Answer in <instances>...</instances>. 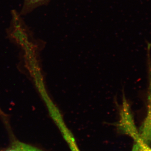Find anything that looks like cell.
I'll list each match as a JSON object with an SVG mask.
<instances>
[{"instance_id": "7a4b0ae2", "label": "cell", "mask_w": 151, "mask_h": 151, "mask_svg": "<svg viewBox=\"0 0 151 151\" xmlns=\"http://www.w3.org/2000/svg\"><path fill=\"white\" fill-rule=\"evenodd\" d=\"M49 0H24L22 14H27L38 7L43 5Z\"/></svg>"}, {"instance_id": "3957f363", "label": "cell", "mask_w": 151, "mask_h": 151, "mask_svg": "<svg viewBox=\"0 0 151 151\" xmlns=\"http://www.w3.org/2000/svg\"><path fill=\"white\" fill-rule=\"evenodd\" d=\"M4 151H42L32 146L21 142H14L9 147Z\"/></svg>"}, {"instance_id": "6da1fadb", "label": "cell", "mask_w": 151, "mask_h": 151, "mask_svg": "<svg viewBox=\"0 0 151 151\" xmlns=\"http://www.w3.org/2000/svg\"><path fill=\"white\" fill-rule=\"evenodd\" d=\"M151 90L150 94V102L147 115L144 123L138 132V134L141 139L146 144L150 145L151 144V77L150 80Z\"/></svg>"}, {"instance_id": "277c9868", "label": "cell", "mask_w": 151, "mask_h": 151, "mask_svg": "<svg viewBox=\"0 0 151 151\" xmlns=\"http://www.w3.org/2000/svg\"><path fill=\"white\" fill-rule=\"evenodd\" d=\"M132 138H134L135 142L139 146L141 151H151V148L150 145L146 144L140 139L138 134V132H136L132 133L131 135Z\"/></svg>"}]
</instances>
